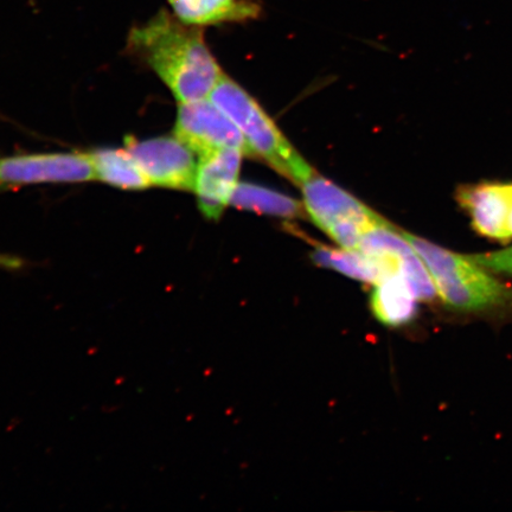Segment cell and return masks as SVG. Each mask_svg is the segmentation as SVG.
Masks as SVG:
<instances>
[{"mask_svg":"<svg viewBox=\"0 0 512 512\" xmlns=\"http://www.w3.org/2000/svg\"><path fill=\"white\" fill-rule=\"evenodd\" d=\"M202 29L162 9L131 29L126 51L149 67L179 104L207 99L224 74Z\"/></svg>","mask_w":512,"mask_h":512,"instance_id":"obj_1","label":"cell"},{"mask_svg":"<svg viewBox=\"0 0 512 512\" xmlns=\"http://www.w3.org/2000/svg\"><path fill=\"white\" fill-rule=\"evenodd\" d=\"M209 100L239 128L254 158L264 160L298 187L315 172L259 102L228 76H222Z\"/></svg>","mask_w":512,"mask_h":512,"instance_id":"obj_2","label":"cell"},{"mask_svg":"<svg viewBox=\"0 0 512 512\" xmlns=\"http://www.w3.org/2000/svg\"><path fill=\"white\" fill-rule=\"evenodd\" d=\"M402 234L424 261L446 305L462 311H483L511 302V288L491 277L470 256L452 253L411 233Z\"/></svg>","mask_w":512,"mask_h":512,"instance_id":"obj_3","label":"cell"},{"mask_svg":"<svg viewBox=\"0 0 512 512\" xmlns=\"http://www.w3.org/2000/svg\"><path fill=\"white\" fill-rule=\"evenodd\" d=\"M309 219L345 249H357L363 235L386 219L318 172L300 184Z\"/></svg>","mask_w":512,"mask_h":512,"instance_id":"obj_4","label":"cell"},{"mask_svg":"<svg viewBox=\"0 0 512 512\" xmlns=\"http://www.w3.org/2000/svg\"><path fill=\"white\" fill-rule=\"evenodd\" d=\"M125 149L136 160L152 187L194 191L198 166L196 153L175 134L174 137L144 140L128 136Z\"/></svg>","mask_w":512,"mask_h":512,"instance_id":"obj_5","label":"cell"},{"mask_svg":"<svg viewBox=\"0 0 512 512\" xmlns=\"http://www.w3.org/2000/svg\"><path fill=\"white\" fill-rule=\"evenodd\" d=\"M175 136L200 157L223 149H238L254 158L239 128L207 99L179 104Z\"/></svg>","mask_w":512,"mask_h":512,"instance_id":"obj_6","label":"cell"},{"mask_svg":"<svg viewBox=\"0 0 512 512\" xmlns=\"http://www.w3.org/2000/svg\"><path fill=\"white\" fill-rule=\"evenodd\" d=\"M94 179L93 165L86 152L0 157V184L85 183Z\"/></svg>","mask_w":512,"mask_h":512,"instance_id":"obj_7","label":"cell"},{"mask_svg":"<svg viewBox=\"0 0 512 512\" xmlns=\"http://www.w3.org/2000/svg\"><path fill=\"white\" fill-rule=\"evenodd\" d=\"M243 156L238 149H223L200 157L194 191L198 208L206 219L219 221L230 204L239 184Z\"/></svg>","mask_w":512,"mask_h":512,"instance_id":"obj_8","label":"cell"},{"mask_svg":"<svg viewBox=\"0 0 512 512\" xmlns=\"http://www.w3.org/2000/svg\"><path fill=\"white\" fill-rule=\"evenodd\" d=\"M511 184L480 183L457 191V201L470 215L472 227L485 238L507 242Z\"/></svg>","mask_w":512,"mask_h":512,"instance_id":"obj_9","label":"cell"},{"mask_svg":"<svg viewBox=\"0 0 512 512\" xmlns=\"http://www.w3.org/2000/svg\"><path fill=\"white\" fill-rule=\"evenodd\" d=\"M316 265L331 268L351 279L377 285L400 272V260L363 253L358 249L318 246L312 253Z\"/></svg>","mask_w":512,"mask_h":512,"instance_id":"obj_10","label":"cell"},{"mask_svg":"<svg viewBox=\"0 0 512 512\" xmlns=\"http://www.w3.org/2000/svg\"><path fill=\"white\" fill-rule=\"evenodd\" d=\"M168 3L179 21L198 28L253 21L262 11L255 0H168Z\"/></svg>","mask_w":512,"mask_h":512,"instance_id":"obj_11","label":"cell"},{"mask_svg":"<svg viewBox=\"0 0 512 512\" xmlns=\"http://www.w3.org/2000/svg\"><path fill=\"white\" fill-rule=\"evenodd\" d=\"M416 304L418 299L401 274L375 285L370 298V309L374 316L387 326H401L411 322L418 312Z\"/></svg>","mask_w":512,"mask_h":512,"instance_id":"obj_12","label":"cell"},{"mask_svg":"<svg viewBox=\"0 0 512 512\" xmlns=\"http://www.w3.org/2000/svg\"><path fill=\"white\" fill-rule=\"evenodd\" d=\"M86 153L96 181L121 190L140 191L151 187L149 179L126 149H98Z\"/></svg>","mask_w":512,"mask_h":512,"instance_id":"obj_13","label":"cell"},{"mask_svg":"<svg viewBox=\"0 0 512 512\" xmlns=\"http://www.w3.org/2000/svg\"><path fill=\"white\" fill-rule=\"evenodd\" d=\"M233 207L288 220L309 219L304 203L252 183H239L230 198Z\"/></svg>","mask_w":512,"mask_h":512,"instance_id":"obj_14","label":"cell"},{"mask_svg":"<svg viewBox=\"0 0 512 512\" xmlns=\"http://www.w3.org/2000/svg\"><path fill=\"white\" fill-rule=\"evenodd\" d=\"M470 259L486 271L512 275V247L497 252L471 255Z\"/></svg>","mask_w":512,"mask_h":512,"instance_id":"obj_15","label":"cell"},{"mask_svg":"<svg viewBox=\"0 0 512 512\" xmlns=\"http://www.w3.org/2000/svg\"><path fill=\"white\" fill-rule=\"evenodd\" d=\"M25 261L18 256L0 254V268L6 271H21L25 267Z\"/></svg>","mask_w":512,"mask_h":512,"instance_id":"obj_16","label":"cell"},{"mask_svg":"<svg viewBox=\"0 0 512 512\" xmlns=\"http://www.w3.org/2000/svg\"><path fill=\"white\" fill-rule=\"evenodd\" d=\"M507 238H508V241L512 240V184H511V195H510L508 222H507Z\"/></svg>","mask_w":512,"mask_h":512,"instance_id":"obj_17","label":"cell"}]
</instances>
